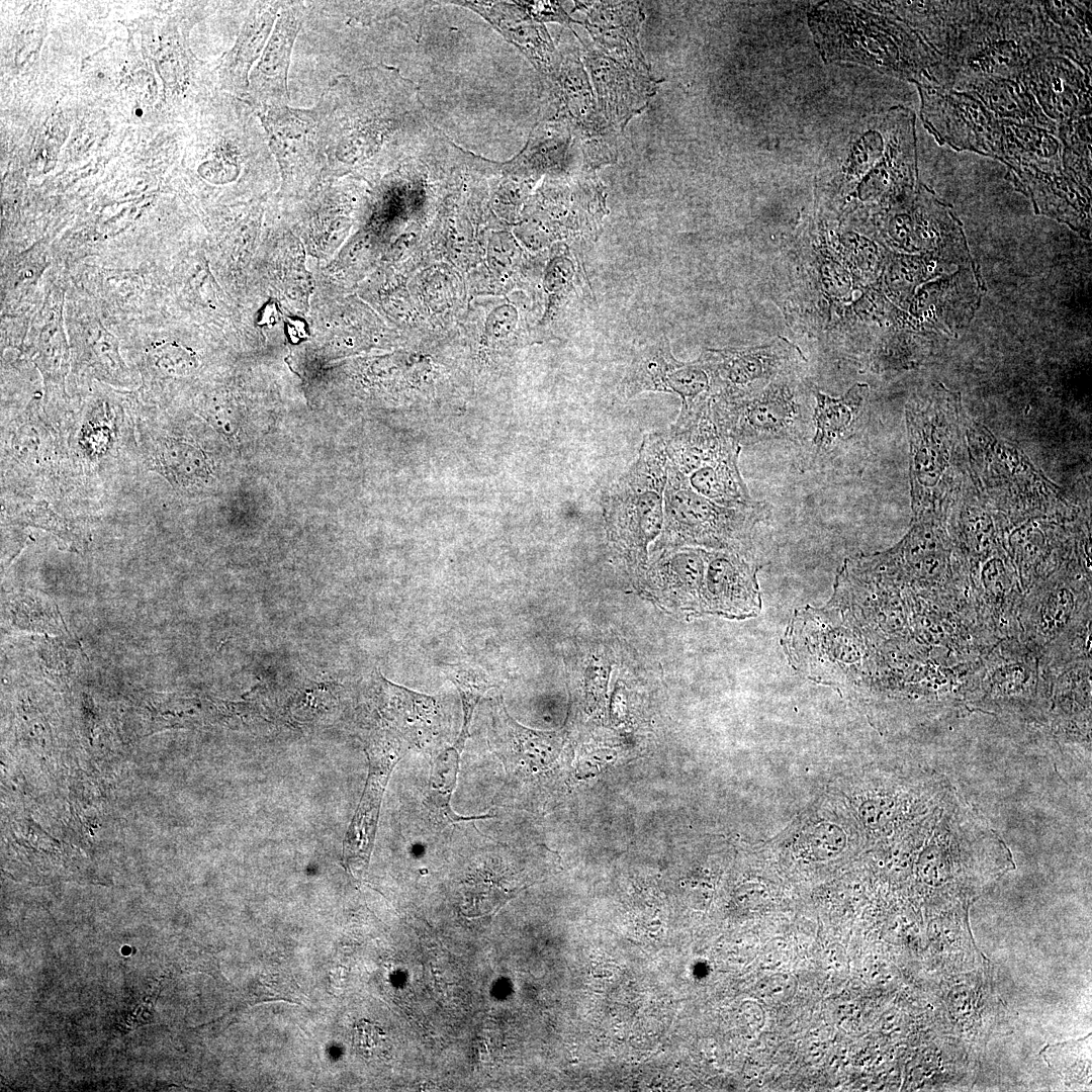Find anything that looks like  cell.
I'll return each instance as SVG.
<instances>
[{"mask_svg": "<svg viewBox=\"0 0 1092 1092\" xmlns=\"http://www.w3.org/2000/svg\"><path fill=\"white\" fill-rule=\"evenodd\" d=\"M961 91L975 94L999 120L1038 126L1057 132V124L1042 112L1020 77L982 80Z\"/></svg>", "mask_w": 1092, "mask_h": 1092, "instance_id": "obj_15", "label": "cell"}, {"mask_svg": "<svg viewBox=\"0 0 1092 1092\" xmlns=\"http://www.w3.org/2000/svg\"><path fill=\"white\" fill-rule=\"evenodd\" d=\"M998 159L1008 171L1033 168L1044 172L1063 169V145L1049 129L1000 120Z\"/></svg>", "mask_w": 1092, "mask_h": 1092, "instance_id": "obj_14", "label": "cell"}, {"mask_svg": "<svg viewBox=\"0 0 1092 1092\" xmlns=\"http://www.w3.org/2000/svg\"><path fill=\"white\" fill-rule=\"evenodd\" d=\"M793 353L772 343L744 349L709 350L701 359L709 369L718 396L754 393L786 372Z\"/></svg>", "mask_w": 1092, "mask_h": 1092, "instance_id": "obj_10", "label": "cell"}, {"mask_svg": "<svg viewBox=\"0 0 1092 1092\" xmlns=\"http://www.w3.org/2000/svg\"><path fill=\"white\" fill-rule=\"evenodd\" d=\"M61 316L47 324L39 336L36 363L47 379L60 382L66 376L69 348Z\"/></svg>", "mask_w": 1092, "mask_h": 1092, "instance_id": "obj_21", "label": "cell"}, {"mask_svg": "<svg viewBox=\"0 0 1092 1092\" xmlns=\"http://www.w3.org/2000/svg\"><path fill=\"white\" fill-rule=\"evenodd\" d=\"M385 1035L375 1025L369 1022H360L355 1028L354 1044L364 1057L379 1055L384 1049Z\"/></svg>", "mask_w": 1092, "mask_h": 1092, "instance_id": "obj_26", "label": "cell"}, {"mask_svg": "<svg viewBox=\"0 0 1092 1092\" xmlns=\"http://www.w3.org/2000/svg\"><path fill=\"white\" fill-rule=\"evenodd\" d=\"M867 391L866 384L857 383L837 398L819 390L814 392L812 444L817 450H827L851 433L859 419Z\"/></svg>", "mask_w": 1092, "mask_h": 1092, "instance_id": "obj_16", "label": "cell"}, {"mask_svg": "<svg viewBox=\"0 0 1092 1092\" xmlns=\"http://www.w3.org/2000/svg\"><path fill=\"white\" fill-rule=\"evenodd\" d=\"M518 312L511 304H502L490 311L485 321V333L494 339L505 338L516 328Z\"/></svg>", "mask_w": 1092, "mask_h": 1092, "instance_id": "obj_25", "label": "cell"}, {"mask_svg": "<svg viewBox=\"0 0 1092 1092\" xmlns=\"http://www.w3.org/2000/svg\"><path fill=\"white\" fill-rule=\"evenodd\" d=\"M159 470L173 483L183 487L207 482L210 469L206 457L196 446L178 439L162 440L156 450Z\"/></svg>", "mask_w": 1092, "mask_h": 1092, "instance_id": "obj_18", "label": "cell"}, {"mask_svg": "<svg viewBox=\"0 0 1092 1092\" xmlns=\"http://www.w3.org/2000/svg\"><path fill=\"white\" fill-rule=\"evenodd\" d=\"M13 604L14 622L27 629H59L58 620L51 603L42 598L25 595L17 598Z\"/></svg>", "mask_w": 1092, "mask_h": 1092, "instance_id": "obj_23", "label": "cell"}, {"mask_svg": "<svg viewBox=\"0 0 1092 1092\" xmlns=\"http://www.w3.org/2000/svg\"><path fill=\"white\" fill-rule=\"evenodd\" d=\"M584 62L589 71L603 115L617 129L641 112L655 93L657 82L626 68L602 53L594 44L585 49Z\"/></svg>", "mask_w": 1092, "mask_h": 1092, "instance_id": "obj_11", "label": "cell"}, {"mask_svg": "<svg viewBox=\"0 0 1092 1092\" xmlns=\"http://www.w3.org/2000/svg\"><path fill=\"white\" fill-rule=\"evenodd\" d=\"M285 186L300 188L327 167L328 112L321 96L312 108L288 105L255 110Z\"/></svg>", "mask_w": 1092, "mask_h": 1092, "instance_id": "obj_6", "label": "cell"}, {"mask_svg": "<svg viewBox=\"0 0 1092 1092\" xmlns=\"http://www.w3.org/2000/svg\"><path fill=\"white\" fill-rule=\"evenodd\" d=\"M667 479L722 506L748 507L753 499L741 476V446L715 423L711 411L692 426L665 436Z\"/></svg>", "mask_w": 1092, "mask_h": 1092, "instance_id": "obj_3", "label": "cell"}, {"mask_svg": "<svg viewBox=\"0 0 1092 1092\" xmlns=\"http://www.w3.org/2000/svg\"><path fill=\"white\" fill-rule=\"evenodd\" d=\"M396 85L395 76L379 68L340 76L329 85L322 94L328 112L324 174H342L388 158L400 125Z\"/></svg>", "mask_w": 1092, "mask_h": 1092, "instance_id": "obj_1", "label": "cell"}, {"mask_svg": "<svg viewBox=\"0 0 1092 1092\" xmlns=\"http://www.w3.org/2000/svg\"><path fill=\"white\" fill-rule=\"evenodd\" d=\"M719 428L739 446L783 440L802 442L812 415L794 384L779 378L747 395L718 396L711 406Z\"/></svg>", "mask_w": 1092, "mask_h": 1092, "instance_id": "obj_5", "label": "cell"}, {"mask_svg": "<svg viewBox=\"0 0 1092 1092\" xmlns=\"http://www.w3.org/2000/svg\"><path fill=\"white\" fill-rule=\"evenodd\" d=\"M284 1H257L251 7L233 50L225 56L221 80L236 97L246 100L249 72L261 57Z\"/></svg>", "mask_w": 1092, "mask_h": 1092, "instance_id": "obj_13", "label": "cell"}, {"mask_svg": "<svg viewBox=\"0 0 1092 1092\" xmlns=\"http://www.w3.org/2000/svg\"><path fill=\"white\" fill-rule=\"evenodd\" d=\"M663 503L662 537L654 547L662 552L686 545L736 551L770 512L761 500L748 507L722 506L669 479Z\"/></svg>", "mask_w": 1092, "mask_h": 1092, "instance_id": "obj_4", "label": "cell"}, {"mask_svg": "<svg viewBox=\"0 0 1092 1092\" xmlns=\"http://www.w3.org/2000/svg\"><path fill=\"white\" fill-rule=\"evenodd\" d=\"M460 753L453 747L446 748L435 758L424 805L429 814L437 823L451 824L454 822L474 819L490 818L493 815L464 817L453 812L451 797L456 788L457 775L459 771Z\"/></svg>", "mask_w": 1092, "mask_h": 1092, "instance_id": "obj_17", "label": "cell"}, {"mask_svg": "<svg viewBox=\"0 0 1092 1092\" xmlns=\"http://www.w3.org/2000/svg\"><path fill=\"white\" fill-rule=\"evenodd\" d=\"M1090 116H1081L1061 124L1056 132L1064 149L1086 159H1090Z\"/></svg>", "mask_w": 1092, "mask_h": 1092, "instance_id": "obj_24", "label": "cell"}, {"mask_svg": "<svg viewBox=\"0 0 1092 1092\" xmlns=\"http://www.w3.org/2000/svg\"><path fill=\"white\" fill-rule=\"evenodd\" d=\"M921 120L940 146L998 159L1000 120L969 91L940 86H917Z\"/></svg>", "mask_w": 1092, "mask_h": 1092, "instance_id": "obj_7", "label": "cell"}, {"mask_svg": "<svg viewBox=\"0 0 1092 1092\" xmlns=\"http://www.w3.org/2000/svg\"><path fill=\"white\" fill-rule=\"evenodd\" d=\"M665 338L646 348L635 358L624 381L628 397L642 391L666 392L669 372L677 365Z\"/></svg>", "mask_w": 1092, "mask_h": 1092, "instance_id": "obj_19", "label": "cell"}, {"mask_svg": "<svg viewBox=\"0 0 1092 1092\" xmlns=\"http://www.w3.org/2000/svg\"><path fill=\"white\" fill-rule=\"evenodd\" d=\"M161 367L173 373H184L190 370L193 359L189 353L180 348H173L160 359Z\"/></svg>", "mask_w": 1092, "mask_h": 1092, "instance_id": "obj_27", "label": "cell"}, {"mask_svg": "<svg viewBox=\"0 0 1092 1092\" xmlns=\"http://www.w3.org/2000/svg\"><path fill=\"white\" fill-rule=\"evenodd\" d=\"M305 13V2L284 1L267 44L249 77L246 100L255 110L288 105L290 58Z\"/></svg>", "mask_w": 1092, "mask_h": 1092, "instance_id": "obj_9", "label": "cell"}, {"mask_svg": "<svg viewBox=\"0 0 1092 1092\" xmlns=\"http://www.w3.org/2000/svg\"><path fill=\"white\" fill-rule=\"evenodd\" d=\"M1020 79L1057 127L1091 114L1090 77L1073 61L1054 54L1038 56Z\"/></svg>", "mask_w": 1092, "mask_h": 1092, "instance_id": "obj_8", "label": "cell"}, {"mask_svg": "<svg viewBox=\"0 0 1092 1092\" xmlns=\"http://www.w3.org/2000/svg\"><path fill=\"white\" fill-rule=\"evenodd\" d=\"M91 366L102 378L111 383L126 385L129 372L124 365L116 341L106 332H100L99 339L91 347Z\"/></svg>", "mask_w": 1092, "mask_h": 1092, "instance_id": "obj_22", "label": "cell"}, {"mask_svg": "<svg viewBox=\"0 0 1092 1092\" xmlns=\"http://www.w3.org/2000/svg\"><path fill=\"white\" fill-rule=\"evenodd\" d=\"M667 481L665 436H644L637 460L603 494L608 538L624 562L643 570L647 545L661 532Z\"/></svg>", "mask_w": 1092, "mask_h": 1092, "instance_id": "obj_2", "label": "cell"}, {"mask_svg": "<svg viewBox=\"0 0 1092 1092\" xmlns=\"http://www.w3.org/2000/svg\"><path fill=\"white\" fill-rule=\"evenodd\" d=\"M584 22L595 47L626 68L653 78L637 38L644 15L634 2H588Z\"/></svg>", "mask_w": 1092, "mask_h": 1092, "instance_id": "obj_12", "label": "cell"}, {"mask_svg": "<svg viewBox=\"0 0 1092 1092\" xmlns=\"http://www.w3.org/2000/svg\"><path fill=\"white\" fill-rule=\"evenodd\" d=\"M446 674L458 690L462 703V728L453 745L461 753L469 737L474 709L492 684L483 670L467 664L449 665Z\"/></svg>", "mask_w": 1092, "mask_h": 1092, "instance_id": "obj_20", "label": "cell"}]
</instances>
